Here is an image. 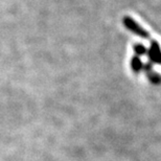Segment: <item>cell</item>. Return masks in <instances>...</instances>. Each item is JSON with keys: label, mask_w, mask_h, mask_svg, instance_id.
<instances>
[{"label": "cell", "mask_w": 161, "mask_h": 161, "mask_svg": "<svg viewBox=\"0 0 161 161\" xmlns=\"http://www.w3.org/2000/svg\"><path fill=\"white\" fill-rule=\"evenodd\" d=\"M122 23H124L125 27L128 31H130L131 33H133L136 36L142 38V39H150V34L147 31L140 26L134 19H132L131 17H124L122 19Z\"/></svg>", "instance_id": "obj_1"}, {"label": "cell", "mask_w": 161, "mask_h": 161, "mask_svg": "<svg viewBox=\"0 0 161 161\" xmlns=\"http://www.w3.org/2000/svg\"><path fill=\"white\" fill-rule=\"evenodd\" d=\"M147 53V57H149L151 62L161 65V48H160V45L158 44V42L152 41V43H151Z\"/></svg>", "instance_id": "obj_2"}, {"label": "cell", "mask_w": 161, "mask_h": 161, "mask_svg": "<svg viewBox=\"0 0 161 161\" xmlns=\"http://www.w3.org/2000/svg\"><path fill=\"white\" fill-rule=\"evenodd\" d=\"M152 68H153V67H152L151 64H146V65H143V69L146 70L147 75V78H149V80L153 84H156V85H158V84L161 82V75H158V73L154 72Z\"/></svg>", "instance_id": "obj_3"}, {"label": "cell", "mask_w": 161, "mask_h": 161, "mask_svg": "<svg viewBox=\"0 0 161 161\" xmlns=\"http://www.w3.org/2000/svg\"><path fill=\"white\" fill-rule=\"evenodd\" d=\"M131 68L134 72H140L143 69V63L139 57L135 56L131 60Z\"/></svg>", "instance_id": "obj_4"}, {"label": "cell", "mask_w": 161, "mask_h": 161, "mask_svg": "<svg viewBox=\"0 0 161 161\" xmlns=\"http://www.w3.org/2000/svg\"><path fill=\"white\" fill-rule=\"evenodd\" d=\"M134 51H135V53L137 54V57H139V56H143V54H146L147 49V47L142 44H136V45H134Z\"/></svg>", "instance_id": "obj_5"}]
</instances>
